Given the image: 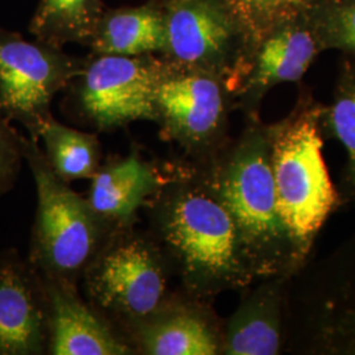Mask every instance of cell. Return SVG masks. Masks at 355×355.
I'll return each instance as SVG.
<instances>
[{
	"label": "cell",
	"instance_id": "6da1fadb",
	"mask_svg": "<svg viewBox=\"0 0 355 355\" xmlns=\"http://www.w3.org/2000/svg\"><path fill=\"white\" fill-rule=\"evenodd\" d=\"M165 180L144 209L182 292L212 302L255 282L241 237L203 165L189 158L164 166Z\"/></svg>",
	"mask_w": 355,
	"mask_h": 355
},
{
	"label": "cell",
	"instance_id": "7a4b0ae2",
	"mask_svg": "<svg viewBox=\"0 0 355 355\" xmlns=\"http://www.w3.org/2000/svg\"><path fill=\"white\" fill-rule=\"evenodd\" d=\"M199 162L233 217L255 280L287 279L303 266L305 257L278 207L270 124L262 123L258 114L246 116L237 139Z\"/></svg>",
	"mask_w": 355,
	"mask_h": 355
},
{
	"label": "cell",
	"instance_id": "3957f363",
	"mask_svg": "<svg viewBox=\"0 0 355 355\" xmlns=\"http://www.w3.org/2000/svg\"><path fill=\"white\" fill-rule=\"evenodd\" d=\"M322 111L303 92L291 114L270 124L280 215L305 258L338 202L322 155Z\"/></svg>",
	"mask_w": 355,
	"mask_h": 355
},
{
	"label": "cell",
	"instance_id": "277c9868",
	"mask_svg": "<svg viewBox=\"0 0 355 355\" xmlns=\"http://www.w3.org/2000/svg\"><path fill=\"white\" fill-rule=\"evenodd\" d=\"M173 274L167 255L152 233L133 225L116 229L108 236L80 283L89 305L125 338L171 299L174 293L168 280Z\"/></svg>",
	"mask_w": 355,
	"mask_h": 355
},
{
	"label": "cell",
	"instance_id": "5b68a950",
	"mask_svg": "<svg viewBox=\"0 0 355 355\" xmlns=\"http://www.w3.org/2000/svg\"><path fill=\"white\" fill-rule=\"evenodd\" d=\"M23 153L37 192L26 258L42 277L79 286L85 270L114 229L92 209L87 199L53 171L38 141L24 136Z\"/></svg>",
	"mask_w": 355,
	"mask_h": 355
},
{
	"label": "cell",
	"instance_id": "8992f818",
	"mask_svg": "<svg viewBox=\"0 0 355 355\" xmlns=\"http://www.w3.org/2000/svg\"><path fill=\"white\" fill-rule=\"evenodd\" d=\"M170 64L212 74L234 95L246 74L253 38L230 0H162Z\"/></svg>",
	"mask_w": 355,
	"mask_h": 355
},
{
	"label": "cell",
	"instance_id": "52a82bcc",
	"mask_svg": "<svg viewBox=\"0 0 355 355\" xmlns=\"http://www.w3.org/2000/svg\"><path fill=\"white\" fill-rule=\"evenodd\" d=\"M154 103L161 139L177 144L186 158H209L228 142L234 101L220 78L161 58Z\"/></svg>",
	"mask_w": 355,
	"mask_h": 355
},
{
	"label": "cell",
	"instance_id": "ba28073f",
	"mask_svg": "<svg viewBox=\"0 0 355 355\" xmlns=\"http://www.w3.org/2000/svg\"><path fill=\"white\" fill-rule=\"evenodd\" d=\"M85 64L61 48L38 40L31 42L0 28V112L38 141L54 96L82 74Z\"/></svg>",
	"mask_w": 355,
	"mask_h": 355
},
{
	"label": "cell",
	"instance_id": "9c48e42d",
	"mask_svg": "<svg viewBox=\"0 0 355 355\" xmlns=\"http://www.w3.org/2000/svg\"><path fill=\"white\" fill-rule=\"evenodd\" d=\"M161 58L96 54L76 78L79 112L96 130L111 132L135 121H154Z\"/></svg>",
	"mask_w": 355,
	"mask_h": 355
},
{
	"label": "cell",
	"instance_id": "30bf717a",
	"mask_svg": "<svg viewBox=\"0 0 355 355\" xmlns=\"http://www.w3.org/2000/svg\"><path fill=\"white\" fill-rule=\"evenodd\" d=\"M49 352V306L41 274L16 249L0 253V355Z\"/></svg>",
	"mask_w": 355,
	"mask_h": 355
},
{
	"label": "cell",
	"instance_id": "8fae6325",
	"mask_svg": "<svg viewBox=\"0 0 355 355\" xmlns=\"http://www.w3.org/2000/svg\"><path fill=\"white\" fill-rule=\"evenodd\" d=\"M324 51L306 16L271 28L254 44L246 74L234 95V107L246 116L258 114L270 89L299 82Z\"/></svg>",
	"mask_w": 355,
	"mask_h": 355
},
{
	"label": "cell",
	"instance_id": "7c38bea8",
	"mask_svg": "<svg viewBox=\"0 0 355 355\" xmlns=\"http://www.w3.org/2000/svg\"><path fill=\"white\" fill-rule=\"evenodd\" d=\"M209 303L174 293L154 316L127 334L135 354H223V327Z\"/></svg>",
	"mask_w": 355,
	"mask_h": 355
},
{
	"label": "cell",
	"instance_id": "4fadbf2b",
	"mask_svg": "<svg viewBox=\"0 0 355 355\" xmlns=\"http://www.w3.org/2000/svg\"><path fill=\"white\" fill-rule=\"evenodd\" d=\"M42 280L49 306L48 354H135L124 336L79 295L78 284L49 277Z\"/></svg>",
	"mask_w": 355,
	"mask_h": 355
},
{
	"label": "cell",
	"instance_id": "5bb4252c",
	"mask_svg": "<svg viewBox=\"0 0 355 355\" xmlns=\"http://www.w3.org/2000/svg\"><path fill=\"white\" fill-rule=\"evenodd\" d=\"M165 170L146 161L139 149L101 165L91 179L89 203L111 228L133 227L139 212L159 191Z\"/></svg>",
	"mask_w": 355,
	"mask_h": 355
},
{
	"label": "cell",
	"instance_id": "9a60e30c",
	"mask_svg": "<svg viewBox=\"0 0 355 355\" xmlns=\"http://www.w3.org/2000/svg\"><path fill=\"white\" fill-rule=\"evenodd\" d=\"M284 280L262 279L246 295L223 327V354H279L283 343Z\"/></svg>",
	"mask_w": 355,
	"mask_h": 355
},
{
	"label": "cell",
	"instance_id": "2e32d148",
	"mask_svg": "<svg viewBox=\"0 0 355 355\" xmlns=\"http://www.w3.org/2000/svg\"><path fill=\"white\" fill-rule=\"evenodd\" d=\"M89 45L95 54L128 57L162 54L166 28L161 3L104 12Z\"/></svg>",
	"mask_w": 355,
	"mask_h": 355
},
{
	"label": "cell",
	"instance_id": "e0dca14e",
	"mask_svg": "<svg viewBox=\"0 0 355 355\" xmlns=\"http://www.w3.org/2000/svg\"><path fill=\"white\" fill-rule=\"evenodd\" d=\"M38 141L53 171L64 182L92 179L102 165V145L95 133L76 130L51 114L40 127Z\"/></svg>",
	"mask_w": 355,
	"mask_h": 355
},
{
	"label": "cell",
	"instance_id": "ac0fdd59",
	"mask_svg": "<svg viewBox=\"0 0 355 355\" xmlns=\"http://www.w3.org/2000/svg\"><path fill=\"white\" fill-rule=\"evenodd\" d=\"M103 15L102 0H40L29 31L57 48L66 42L89 44Z\"/></svg>",
	"mask_w": 355,
	"mask_h": 355
},
{
	"label": "cell",
	"instance_id": "d6986e66",
	"mask_svg": "<svg viewBox=\"0 0 355 355\" xmlns=\"http://www.w3.org/2000/svg\"><path fill=\"white\" fill-rule=\"evenodd\" d=\"M322 125L346 149V182L355 198V57L341 64L333 102L322 111Z\"/></svg>",
	"mask_w": 355,
	"mask_h": 355
},
{
	"label": "cell",
	"instance_id": "ffe728a7",
	"mask_svg": "<svg viewBox=\"0 0 355 355\" xmlns=\"http://www.w3.org/2000/svg\"><path fill=\"white\" fill-rule=\"evenodd\" d=\"M306 17L324 51L355 57V0H322Z\"/></svg>",
	"mask_w": 355,
	"mask_h": 355
},
{
	"label": "cell",
	"instance_id": "44dd1931",
	"mask_svg": "<svg viewBox=\"0 0 355 355\" xmlns=\"http://www.w3.org/2000/svg\"><path fill=\"white\" fill-rule=\"evenodd\" d=\"M322 0H230L254 44L271 28L306 16Z\"/></svg>",
	"mask_w": 355,
	"mask_h": 355
},
{
	"label": "cell",
	"instance_id": "7402d4cb",
	"mask_svg": "<svg viewBox=\"0 0 355 355\" xmlns=\"http://www.w3.org/2000/svg\"><path fill=\"white\" fill-rule=\"evenodd\" d=\"M24 136L0 112V198L12 190L24 162Z\"/></svg>",
	"mask_w": 355,
	"mask_h": 355
}]
</instances>
